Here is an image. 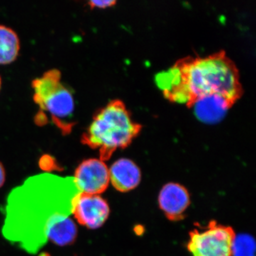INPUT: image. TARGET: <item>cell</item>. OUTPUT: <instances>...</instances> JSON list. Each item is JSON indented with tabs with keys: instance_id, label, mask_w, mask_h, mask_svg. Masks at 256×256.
I'll return each mask as SVG.
<instances>
[{
	"instance_id": "8992f818",
	"label": "cell",
	"mask_w": 256,
	"mask_h": 256,
	"mask_svg": "<svg viewBox=\"0 0 256 256\" xmlns=\"http://www.w3.org/2000/svg\"><path fill=\"white\" fill-rule=\"evenodd\" d=\"M74 182L80 193L99 195L110 183L109 169L105 162L92 158L84 160L75 171Z\"/></svg>"
},
{
	"instance_id": "9a60e30c",
	"label": "cell",
	"mask_w": 256,
	"mask_h": 256,
	"mask_svg": "<svg viewBox=\"0 0 256 256\" xmlns=\"http://www.w3.org/2000/svg\"><path fill=\"white\" fill-rule=\"evenodd\" d=\"M1 84H2V80H1V77H0V89H1Z\"/></svg>"
},
{
	"instance_id": "5bb4252c",
	"label": "cell",
	"mask_w": 256,
	"mask_h": 256,
	"mask_svg": "<svg viewBox=\"0 0 256 256\" xmlns=\"http://www.w3.org/2000/svg\"><path fill=\"white\" fill-rule=\"evenodd\" d=\"M5 182V171L2 164L0 163V188L3 186Z\"/></svg>"
},
{
	"instance_id": "5b68a950",
	"label": "cell",
	"mask_w": 256,
	"mask_h": 256,
	"mask_svg": "<svg viewBox=\"0 0 256 256\" xmlns=\"http://www.w3.org/2000/svg\"><path fill=\"white\" fill-rule=\"evenodd\" d=\"M235 238L232 227L210 222L190 232L188 249L192 256H233Z\"/></svg>"
},
{
	"instance_id": "7a4b0ae2",
	"label": "cell",
	"mask_w": 256,
	"mask_h": 256,
	"mask_svg": "<svg viewBox=\"0 0 256 256\" xmlns=\"http://www.w3.org/2000/svg\"><path fill=\"white\" fill-rule=\"evenodd\" d=\"M156 79L166 98L188 107L210 94L224 96L234 105L244 92L238 68L224 50L181 58Z\"/></svg>"
},
{
	"instance_id": "4fadbf2b",
	"label": "cell",
	"mask_w": 256,
	"mask_h": 256,
	"mask_svg": "<svg viewBox=\"0 0 256 256\" xmlns=\"http://www.w3.org/2000/svg\"><path fill=\"white\" fill-rule=\"evenodd\" d=\"M116 0H104V1H90L88 2L89 6L92 8H106L108 6H114L116 4Z\"/></svg>"
},
{
	"instance_id": "9c48e42d",
	"label": "cell",
	"mask_w": 256,
	"mask_h": 256,
	"mask_svg": "<svg viewBox=\"0 0 256 256\" xmlns=\"http://www.w3.org/2000/svg\"><path fill=\"white\" fill-rule=\"evenodd\" d=\"M233 106L224 96L210 94L197 99L192 107H194V114L200 120L214 124L222 120Z\"/></svg>"
},
{
	"instance_id": "7c38bea8",
	"label": "cell",
	"mask_w": 256,
	"mask_h": 256,
	"mask_svg": "<svg viewBox=\"0 0 256 256\" xmlns=\"http://www.w3.org/2000/svg\"><path fill=\"white\" fill-rule=\"evenodd\" d=\"M77 236L76 225L70 218L62 220L50 230L48 240L58 246L73 244Z\"/></svg>"
},
{
	"instance_id": "52a82bcc",
	"label": "cell",
	"mask_w": 256,
	"mask_h": 256,
	"mask_svg": "<svg viewBox=\"0 0 256 256\" xmlns=\"http://www.w3.org/2000/svg\"><path fill=\"white\" fill-rule=\"evenodd\" d=\"M72 214L80 225L96 229L102 226L108 218L110 207L99 195L79 193L74 200Z\"/></svg>"
},
{
	"instance_id": "30bf717a",
	"label": "cell",
	"mask_w": 256,
	"mask_h": 256,
	"mask_svg": "<svg viewBox=\"0 0 256 256\" xmlns=\"http://www.w3.org/2000/svg\"><path fill=\"white\" fill-rule=\"evenodd\" d=\"M110 182L118 191L127 192L140 182L141 172L132 160L122 158L114 162L109 169Z\"/></svg>"
},
{
	"instance_id": "6da1fadb",
	"label": "cell",
	"mask_w": 256,
	"mask_h": 256,
	"mask_svg": "<svg viewBox=\"0 0 256 256\" xmlns=\"http://www.w3.org/2000/svg\"><path fill=\"white\" fill-rule=\"evenodd\" d=\"M79 193L70 176L42 174L28 178L8 196L3 235L23 250L36 254L48 242L52 228L70 218Z\"/></svg>"
},
{
	"instance_id": "ba28073f",
	"label": "cell",
	"mask_w": 256,
	"mask_h": 256,
	"mask_svg": "<svg viewBox=\"0 0 256 256\" xmlns=\"http://www.w3.org/2000/svg\"><path fill=\"white\" fill-rule=\"evenodd\" d=\"M190 204V194L180 184H166L160 192V208L170 220H182Z\"/></svg>"
},
{
	"instance_id": "8fae6325",
	"label": "cell",
	"mask_w": 256,
	"mask_h": 256,
	"mask_svg": "<svg viewBox=\"0 0 256 256\" xmlns=\"http://www.w3.org/2000/svg\"><path fill=\"white\" fill-rule=\"evenodd\" d=\"M20 43L14 30L0 25V64H8L16 60Z\"/></svg>"
},
{
	"instance_id": "3957f363",
	"label": "cell",
	"mask_w": 256,
	"mask_h": 256,
	"mask_svg": "<svg viewBox=\"0 0 256 256\" xmlns=\"http://www.w3.org/2000/svg\"><path fill=\"white\" fill-rule=\"evenodd\" d=\"M142 129L134 122L122 100H112L92 118V124L82 134V142L98 150L100 160L110 159L117 150L127 148Z\"/></svg>"
},
{
	"instance_id": "277c9868",
	"label": "cell",
	"mask_w": 256,
	"mask_h": 256,
	"mask_svg": "<svg viewBox=\"0 0 256 256\" xmlns=\"http://www.w3.org/2000/svg\"><path fill=\"white\" fill-rule=\"evenodd\" d=\"M60 78V70L52 69L34 80V100L41 112L50 114L54 124L64 134H68L75 124V104L72 92L62 84Z\"/></svg>"
}]
</instances>
